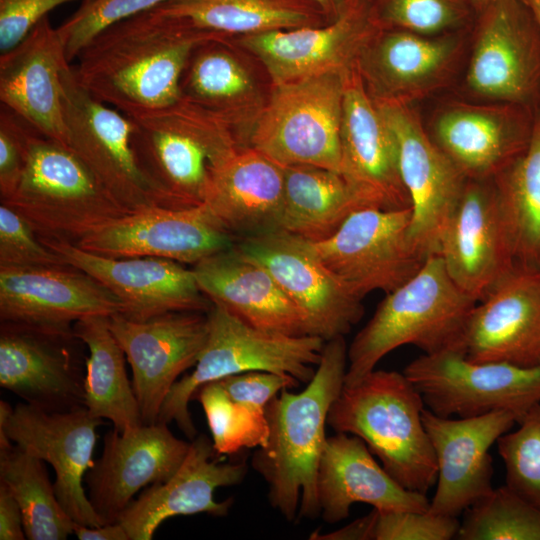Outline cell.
Returning a JSON list of instances; mask_svg holds the SVG:
<instances>
[{
    "instance_id": "obj_23",
    "label": "cell",
    "mask_w": 540,
    "mask_h": 540,
    "mask_svg": "<svg viewBox=\"0 0 540 540\" xmlns=\"http://www.w3.org/2000/svg\"><path fill=\"white\" fill-rule=\"evenodd\" d=\"M189 447L190 440L176 437L160 422L107 432L101 457L84 479L97 514L106 524L118 522L138 492L177 471Z\"/></svg>"
},
{
    "instance_id": "obj_19",
    "label": "cell",
    "mask_w": 540,
    "mask_h": 540,
    "mask_svg": "<svg viewBox=\"0 0 540 540\" xmlns=\"http://www.w3.org/2000/svg\"><path fill=\"white\" fill-rule=\"evenodd\" d=\"M273 86L254 54L232 37L221 36L192 51L181 76L180 97L223 119L246 147Z\"/></svg>"
},
{
    "instance_id": "obj_7",
    "label": "cell",
    "mask_w": 540,
    "mask_h": 540,
    "mask_svg": "<svg viewBox=\"0 0 540 540\" xmlns=\"http://www.w3.org/2000/svg\"><path fill=\"white\" fill-rule=\"evenodd\" d=\"M20 214L40 240L76 244L127 212L67 146L34 130L14 194L1 201Z\"/></svg>"
},
{
    "instance_id": "obj_16",
    "label": "cell",
    "mask_w": 540,
    "mask_h": 540,
    "mask_svg": "<svg viewBox=\"0 0 540 540\" xmlns=\"http://www.w3.org/2000/svg\"><path fill=\"white\" fill-rule=\"evenodd\" d=\"M108 324L131 367L142 422L156 423L171 388L205 346L207 313L169 312L147 320L116 313Z\"/></svg>"
},
{
    "instance_id": "obj_17",
    "label": "cell",
    "mask_w": 540,
    "mask_h": 540,
    "mask_svg": "<svg viewBox=\"0 0 540 540\" xmlns=\"http://www.w3.org/2000/svg\"><path fill=\"white\" fill-rule=\"evenodd\" d=\"M76 245L106 257L200 260L234 246V236L202 205L190 209L150 206L99 225Z\"/></svg>"
},
{
    "instance_id": "obj_3",
    "label": "cell",
    "mask_w": 540,
    "mask_h": 540,
    "mask_svg": "<svg viewBox=\"0 0 540 540\" xmlns=\"http://www.w3.org/2000/svg\"><path fill=\"white\" fill-rule=\"evenodd\" d=\"M127 116L137 162L159 206H202L217 168L243 147L223 119L181 97Z\"/></svg>"
},
{
    "instance_id": "obj_32",
    "label": "cell",
    "mask_w": 540,
    "mask_h": 540,
    "mask_svg": "<svg viewBox=\"0 0 540 540\" xmlns=\"http://www.w3.org/2000/svg\"><path fill=\"white\" fill-rule=\"evenodd\" d=\"M317 492L320 515L329 524L346 519L356 503L381 511L425 512L430 506L425 494L400 485L360 438L346 433L327 437Z\"/></svg>"
},
{
    "instance_id": "obj_29",
    "label": "cell",
    "mask_w": 540,
    "mask_h": 540,
    "mask_svg": "<svg viewBox=\"0 0 540 540\" xmlns=\"http://www.w3.org/2000/svg\"><path fill=\"white\" fill-rule=\"evenodd\" d=\"M214 450L212 440L200 434L177 471L165 482L143 489L121 513L118 522L129 540H151L167 519L208 513L225 516L232 499L215 500L220 487L241 483L248 471L246 462H224Z\"/></svg>"
},
{
    "instance_id": "obj_48",
    "label": "cell",
    "mask_w": 540,
    "mask_h": 540,
    "mask_svg": "<svg viewBox=\"0 0 540 540\" xmlns=\"http://www.w3.org/2000/svg\"><path fill=\"white\" fill-rule=\"evenodd\" d=\"M73 0H0V54L17 46L59 5Z\"/></svg>"
},
{
    "instance_id": "obj_45",
    "label": "cell",
    "mask_w": 540,
    "mask_h": 540,
    "mask_svg": "<svg viewBox=\"0 0 540 540\" xmlns=\"http://www.w3.org/2000/svg\"><path fill=\"white\" fill-rule=\"evenodd\" d=\"M68 266L47 247L30 224L5 203L0 205V268Z\"/></svg>"
},
{
    "instance_id": "obj_1",
    "label": "cell",
    "mask_w": 540,
    "mask_h": 540,
    "mask_svg": "<svg viewBox=\"0 0 540 540\" xmlns=\"http://www.w3.org/2000/svg\"><path fill=\"white\" fill-rule=\"evenodd\" d=\"M221 36L154 8L99 32L80 51L73 69L90 95L130 115L178 100L192 51Z\"/></svg>"
},
{
    "instance_id": "obj_18",
    "label": "cell",
    "mask_w": 540,
    "mask_h": 540,
    "mask_svg": "<svg viewBox=\"0 0 540 540\" xmlns=\"http://www.w3.org/2000/svg\"><path fill=\"white\" fill-rule=\"evenodd\" d=\"M381 29L370 0H349L342 13L323 26L275 30L232 37L266 67L274 84L352 69Z\"/></svg>"
},
{
    "instance_id": "obj_26",
    "label": "cell",
    "mask_w": 540,
    "mask_h": 540,
    "mask_svg": "<svg viewBox=\"0 0 540 540\" xmlns=\"http://www.w3.org/2000/svg\"><path fill=\"white\" fill-rule=\"evenodd\" d=\"M340 143V173L368 206L386 210L411 207L395 138L356 65L345 75Z\"/></svg>"
},
{
    "instance_id": "obj_11",
    "label": "cell",
    "mask_w": 540,
    "mask_h": 540,
    "mask_svg": "<svg viewBox=\"0 0 540 540\" xmlns=\"http://www.w3.org/2000/svg\"><path fill=\"white\" fill-rule=\"evenodd\" d=\"M103 423L85 407L49 412L25 402L12 407L0 401V435L52 466L62 507L75 523L90 527L106 524L84 488L86 473L95 463L97 428Z\"/></svg>"
},
{
    "instance_id": "obj_12",
    "label": "cell",
    "mask_w": 540,
    "mask_h": 540,
    "mask_svg": "<svg viewBox=\"0 0 540 540\" xmlns=\"http://www.w3.org/2000/svg\"><path fill=\"white\" fill-rule=\"evenodd\" d=\"M61 79L68 147L127 212L159 206L135 156L131 119L90 95L70 63Z\"/></svg>"
},
{
    "instance_id": "obj_54",
    "label": "cell",
    "mask_w": 540,
    "mask_h": 540,
    "mask_svg": "<svg viewBox=\"0 0 540 540\" xmlns=\"http://www.w3.org/2000/svg\"><path fill=\"white\" fill-rule=\"evenodd\" d=\"M531 10L540 28V0H523Z\"/></svg>"
},
{
    "instance_id": "obj_28",
    "label": "cell",
    "mask_w": 540,
    "mask_h": 540,
    "mask_svg": "<svg viewBox=\"0 0 540 540\" xmlns=\"http://www.w3.org/2000/svg\"><path fill=\"white\" fill-rule=\"evenodd\" d=\"M455 33L428 36L380 29L356 62L372 99L412 105L447 84L462 47Z\"/></svg>"
},
{
    "instance_id": "obj_52",
    "label": "cell",
    "mask_w": 540,
    "mask_h": 540,
    "mask_svg": "<svg viewBox=\"0 0 540 540\" xmlns=\"http://www.w3.org/2000/svg\"><path fill=\"white\" fill-rule=\"evenodd\" d=\"M73 534L79 540H129L126 530L119 522L95 527L75 523Z\"/></svg>"
},
{
    "instance_id": "obj_13",
    "label": "cell",
    "mask_w": 540,
    "mask_h": 540,
    "mask_svg": "<svg viewBox=\"0 0 540 540\" xmlns=\"http://www.w3.org/2000/svg\"><path fill=\"white\" fill-rule=\"evenodd\" d=\"M476 15L468 88L495 102L536 108L540 28L531 10L523 0H496Z\"/></svg>"
},
{
    "instance_id": "obj_46",
    "label": "cell",
    "mask_w": 540,
    "mask_h": 540,
    "mask_svg": "<svg viewBox=\"0 0 540 540\" xmlns=\"http://www.w3.org/2000/svg\"><path fill=\"white\" fill-rule=\"evenodd\" d=\"M376 510L373 540H450L457 538V517L430 511Z\"/></svg>"
},
{
    "instance_id": "obj_30",
    "label": "cell",
    "mask_w": 540,
    "mask_h": 540,
    "mask_svg": "<svg viewBox=\"0 0 540 540\" xmlns=\"http://www.w3.org/2000/svg\"><path fill=\"white\" fill-rule=\"evenodd\" d=\"M462 350L475 362L540 364V269L515 267L477 302Z\"/></svg>"
},
{
    "instance_id": "obj_24",
    "label": "cell",
    "mask_w": 540,
    "mask_h": 540,
    "mask_svg": "<svg viewBox=\"0 0 540 540\" xmlns=\"http://www.w3.org/2000/svg\"><path fill=\"white\" fill-rule=\"evenodd\" d=\"M535 111L511 103L452 102L428 132L467 179H493L528 148Z\"/></svg>"
},
{
    "instance_id": "obj_49",
    "label": "cell",
    "mask_w": 540,
    "mask_h": 540,
    "mask_svg": "<svg viewBox=\"0 0 540 540\" xmlns=\"http://www.w3.org/2000/svg\"><path fill=\"white\" fill-rule=\"evenodd\" d=\"M234 400L266 409L269 402L282 390L298 386L290 375L267 371H248L217 380Z\"/></svg>"
},
{
    "instance_id": "obj_9",
    "label": "cell",
    "mask_w": 540,
    "mask_h": 540,
    "mask_svg": "<svg viewBox=\"0 0 540 540\" xmlns=\"http://www.w3.org/2000/svg\"><path fill=\"white\" fill-rule=\"evenodd\" d=\"M425 407L443 417H473L499 410L518 422L540 403V364L475 362L461 351L423 354L403 370Z\"/></svg>"
},
{
    "instance_id": "obj_25",
    "label": "cell",
    "mask_w": 540,
    "mask_h": 540,
    "mask_svg": "<svg viewBox=\"0 0 540 540\" xmlns=\"http://www.w3.org/2000/svg\"><path fill=\"white\" fill-rule=\"evenodd\" d=\"M122 310L109 289L70 265L0 268L1 322L71 333L82 318Z\"/></svg>"
},
{
    "instance_id": "obj_4",
    "label": "cell",
    "mask_w": 540,
    "mask_h": 540,
    "mask_svg": "<svg viewBox=\"0 0 540 540\" xmlns=\"http://www.w3.org/2000/svg\"><path fill=\"white\" fill-rule=\"evenodd\" d=\"M476 304L453 281L439 255L428 257L411 279L386 293L352 340L345 385L361 380L403 345L416 346L424 354L463 352L465 328Z\"/></svg>"
},
{
    "instance_id": "obj_10",
    "label": "cell",
    "mask_w": 540,
    "mask_h": 540,
    "mask_svg": "<svg viewBox=\"0 0 540 540\" xmlns=\"http://www.w3.org/2000/svg\"><path fill=\"white\" fill-rule=\"evenodd\" d=\"M411 214V207H364L329 238L309 243L322 263L360 297L376 290L389 293L411 279L426 260L410 242Z\"/></svg>"
},
{
    "instance_id": "obj_40",
    "label": "cell",
    "mask_w": 540,
    "mask_h": 540,
    "mask_svg": "<svg viewBox=\"0 0 540 540\" xmlns=\"http://www.w3.org/2000/svg\"><path fill=\"white\" fill-rule=\"evenodd\" d=\"M193 399L203 408L218 455L265 445L269 432L266 409L232 399L218 381L201 386Z\"/></svg>"
},
{
    "instance_id": "obj_53",
    "label": "cell",
    "mask_w": 540,
    "mask_h": 540,
    "mask_svg": "<svg viewBox=\"0 0 540 540\" xmlns=\"http://www.w3.org/2000/svg\"><path fill=\"white\" fill-rule=\"evenodd\" d=\"M319 5L327 15L329 21L336 19L345 9L349 0H312Z\"/></svg>"
},
{
    "instance_id": "obj_35",
    "label": "cell",
    "mask_w": 540,
    "mask_h": 540,
    "mask_svg": "<svg viewBox=\"0 0 540 540\" xmlns=\"http://www.w3.org/2000/svg\"><path fill=\"white\" fill-rule=\"evenodd\" d=\"M280 229L311 242L332 236L356 210L370 207L340 172L313 165L283 166Z\"/></svg>"
},
{
    "instance_id": "obj_42",
    "label": "cell",
    "mask_w": 540,
    "mask_h": 540,
    "mask_svg": "<svg viewBox=\"0 0 540 540\" xmlns=\"http://www.w3.org/2000/svg\"><path fill=\"white\" fill-rule=\"evenodd\" d=\"M381 29L428 36L455 33L476 14L471 0H370Z\"/></svg>"
},
{
    "instance_id": "obj_8",
    "label": "cell",
    "mask_w": 540,
    "mask_h": 540,
    "mask_svg": "<svg viewBox=\"0 0 540 540\" xmlns=\"http://www.w3.org/2000/svg\"><path fill=\"white\" fill-rule=\"evenodd\" d=\"M346 73L274 84L249 146L281 166L313 165L340 172Z\"/></svg>"
},
{
    "instance_id": "obj_36",
    "label": "cell",
    "mask_w": 540,
    "mask_h": 540,
    "mask_svg": "<svg viewBox=\"0 0 540 540\" xmlns=\"http://www.w3.org/2000/svg\"><path fill=\"white\" fill-rule=\"evenodd\" d=\"M108 317L94 315L74 323L73 333L88 349L85 358L84 407L109 420L119 432L143 424L126 356L112 334Z\"/></svg>"
},
{
    "instance_id": "obj_47",
    "label": "cell",
    "mask_w": 540,
    "mask_h": 540,
    "mask_svg": "<svg viewBox=\"0 0 540 540\" xmlns=\"http://www.w3.org/2000/svg\"><path fill=\"white\" fill-rule=\"evenodd\" d=\"M34 128L10 109L0 110V197L10 198L22 178Z\"/></svg>"
},
{
    "instance_id": "obj_31",
    "label": "cell",
    "mask_w": 540,
    "mask_h": 540,
    "mask_svg": "<svg viewBox=\"0 0 540 540\" xmlns=\"http://www.w3.org/2000/svg\"><path fill=\"white\" fill-rule=\"evenodd\" d=\"M65 47L43 18L14 48L0 54V100L43 136L68 147L62 103Z\"/></svg>"
},
{
    "instance_id": "obj_41",
    "label": "cell",
    "mask_w": 540,
    "mask_h": 540,
    "mask_svg": "<svg viewBox=\"0 0 540 540\" xmlns=\"http://www.w3.org/2000/svg\"><path fill=\"white\" fill-rule=\"evenodd\" d=\"M460 540H540V508L507 485L467 510Z\"/></svg>"
},
{
    "instance_id": "obj_43",
    "label": "cell",
    "mask_w": 540,
    "mask_h": 540,
    "mask_svg": "<svg viewBox=\"0 0 540 540\" xmlns=\"http://www.w3.org/2000/svg\"><path fill=\"white\" fill-rule=\"evenodd\" d=\"M518 424L496 442L506 469V485L540 508V403Z\"/></svg>"
},
{
    "instance_id": "obj_55",
    "label": "cell",
    "mask_w": 540,
    "mask_h": 540,
    "mask_svg": "<svg viewBox=\"0 0 540 540\" xmlns=\"http://www.w3.org/2000/svg\"><path fill=\"white\" fill-rule=\"evenodd\" d=\"M496 0H471L474 8H475V11H476V14L482 10L484 7H486L487 5H489L490 3L494 2Z\"/></svg>"
},
{
    "instance_id": "obj_39",
    "label": "cell",
    "mask_w": 540,
    "mask_h": 540,
    "mask_svg": "<svg viewBox=\"0 0 540 540\" xmlns=\"http://www.w3.org/2000/svg\"><path fill=\"white\" fill-rule=\"evenodd\" d=\"M0 483L18 502L26 539L64 540L75 522L62 507L45 462L0 437Z\"/></svg>"
},
{
    "instance_id": "obj_27",
    "label": "cell",
    "mask_w": 540,
    "mask_h": 540,
    "mask_svg": "<svg viewBox=\"0 0 540 540\" xmlns=\"http://www.w3.org/2000/svg\"><path fill=\"white\" fill-rule=\"evenodd\" d=\"M438 255L453 281L480 301L516 266L493 179H468Z\"/></svg>"
},
{
    "instance_id": "obj_15",
    "label": "cell",
    "mask_w": 540,
    "mask_h": 540,
    "mask_svg": "<svg viewBox=\"0 0 540 540\" xmlns=\"http://www.w3.org/2000/svg\"><path fill=\"white\" fill-rule=\"evenodd\" d=\"M376 104L395 138L400 175L411 202L410 242L424 259L438 255L468 179L432 140L412 105Z\"/></svg>"
},
{
    "instance_id": "obj_34",
    "label": "cell",
    "mask_w": 540,
    "mask_h": 540,
    "mask_svg": "<svg viewBox=\"0 0 540 540\" xmlns=\"http://www.w3.org/2000/svg\"><path fill=\"white\" fill-rule=\"evenodd\" d=\"M283 198V166L246 146L217 168L203 206L233 236L248 237L280 229Z\"/></svg>"
},
{
    "instance_id": "obj_38",
    "label": "cell",
    "mask_w": 540,
    "mask_h": 540,
    "mask_svg": "<svg viewBox=\"0 0 540 540\" xmlns=\"http://www.w3.org/2000/svg\"><path fill=\"white\" fill-rule=\"evenodd\" d=\"M516 267L540 269V110L526 151L493 178Z\"/></svg>"
},
{
    "instance_id": "obj_20",
    "label": "cell",
    "mask_w": 540,
    "mask_h": 540,
    "mask_svg": "<svg viewBox=\"0 0 540 540\" xmlns=\"http://www.w3.org/2000/svg\"><path fill=\"white\" fill-rule=\"evenodd\" d=\"M422 418L437 462V486L428 511L458 517L493 491L489 450L518 423V416L499 410L453 419L425 408Z\"/></svg>"
},
{
    "instance_id": "obj_51",
    "label": "cell",
    "mask_w": 540,
    "mask_h": 540,
    "mask_svg": "<svg viewBox=\"0 0 540 540\" xmlns=\"http://www.w3.org/2000/svg\"><path fill=\"white\" fill-rule=\"evenodd\" d=\"M376 510H373L361 518H358L344 527L328 533L319 530L310 535L314 540H373Z\"/></svg>"
},
{
    "instance_id": "obj_14",
    "label": "cell",
    "mask_w": 540,
    "mask_h": 540,
    "mask_svg": "<svg viewBox=\"0 0 540 540\" xmlns=\"http://www.w3.org/2000/svg\"><path fill=\"white\" fill-rule=\"evenodd\" d=\"M266 269L302 313L310 335L344 337L364 314L362 297L318 258L309 241L283 230L244 237L236 245Z\"/></svg>"
},
{
    "instance_id": "obj_21",
    "label": "cell",
    "mask_w": 540,
    "mask_h": 540,
    "mask_svg": "<svg viewBox=\"0 0 540 540\" xmlns=\"http://www.w3.org/2000/svg\"><path fill=\"white\" fill-rule=\"evenodd\" d=\"M74 333L1 322L0 386L49 412L84 407L85 361Z\"/></svg>"
},
{
    "instance_id": "obj_5",
    "label": "cell",
    "mask_w": 540,
    "mask_h": 540,
    "mask_svg": "<svg viewBox=\"0 0 540 540\" xmlns=\"http://www.w3.org/2000/svg\"><path fill=\"white\" fill-rule=\"evenodd\" d=\"M424 409L421 394L404 373L374 369L344 385L327 425L360 438L400 485L426 494L437 481V462Z\"/></svg>"
},
{
    "instance_id": "obj_33",
    "label": "cell",
    "mask_w": 540,
    "mask_h": 540,
    "mask_svg": "<svg viewBox=\"0 0 540 540\" xmlns=\"http://www.w3.org/2000/svg\"><path fill=\"white\" fill-rule=\"evenodd\" d=\"M203 294L246 323L290 336L310 335L297 306L271 274L236 245L193 265Z\"/></svg>"
},
{
    "instance_id": "obj_56",
    "label": "cell",
    "mask_w": 540,
    "mask_h": 540,
    "mask_svg": "<svg viewBox=\"0 0 540 540\" xmlns=\"http://www.w3.org/2000/svg\"><path fill=\"white\" fill-rule=\"evenodd\" d=\"M85 1H89V0H83V2H85Z\"/></svg>"
},
{
    "instance_id": "obj_2",
    "label": "cell",
    "mask_w": 540,
    "mask_h": 540,
    "mask_svg": "<svg viewBox=\"0 0 540 540\" xmlns=\"http://www.w3.org/2000/svg\"><path fill=\"white\" fill-rule=\"evenodd\" d=\"M347 351L344 337L325 341L305 388L284 389L266 407L268 438L251 466L267 484L271 506L287 521L320 515L318 470L328 413L345 385Z\"/></svg>"
},
{
    "instance_id": "obj_6",
    "label": "cell",
    "mask_w": 540,
    "mask_h": 540,
    "mask_svg": "<svg viewBox=\"0 0 540 540\" xmlns=\"http://www.w3.org/2000/svg\"><path fill=\"white\" fill-rule=\"evenodd\" d=\"M207 318L208 336L197 363L173 385L157 419L165 424L174 421L189 440L197 436L189 403L201 386L248 371L290 375L306 384L325 344L314 335L290 336L256 328L214 303Z\"/></svg>"
},
{
    "instance_id": "obj_50",
    "label": "cell",
    "mask_w": 540,
    "mask_h": 540,
    "mask_svg": "<svg viewBox=\"0 0 540 540\" xmlns=\"http://www.w3.org/2000/svg\"><path fill=\"white\" fill-rule=\"evenodd\" d=\"M0 539L23 540L26 539L24 531L23 514L21 508L8 491L0 483Z\"/></svg>"
},
{
    "instance_id": "obj_22",
    "label": "cell",
    "mask_w": 540,
    "mask_h": 540,
    "mask_svg": "<svg viewBox=\"0 0 540 540\" xmlns=\"http://www.w3.org/2000/svg\"><path fill=\"white\" fill-rule=\"evenodd\" d=\"M65 262L95 278L121 302L120 314L147 320L169 312L207 313L212 302L203 294L192 269L159 257L112 258L85 251L66 241L41 240Z\"/></svg>"
},
{
    "instance_id": "obj_37",
    "label": "cell",
    "mask_w": 540,
    "mask_h": 540,
    "mask_svg": "<svg viewBox=\"0 0 540 540\" xmlns=\"http://www.w3.org/2000/svg\"><path fill=\"white\" fill-rule=\"evenodd\" d=\"M155 9L196 29L229 37L331 22L312 0H171Z\"/></svg>"
},
{
    "instance_id": "obj_44",
    "label": "cell",
    "mask_w": 540,
    "mask_h": 540,
    "mask_svg": "<svg viewBox=\"0 0 540 540\" xmlns=\"http://www.w3.org/2000/svg\"><path fill=\"white\" fill-rule=\"evenodd\" d=\"M171 0H89L61 25L66 58L70 63L99 32L108 26L154 9Z\"/></svg>"
}]
</instances>
